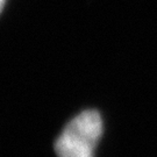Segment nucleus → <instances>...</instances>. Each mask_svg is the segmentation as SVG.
<instances>
[{"instance_id": "obj_1", "label": "nucleus", "mask_w": 157, "mask_h": 157, "mask_svg": "<svg viewBox=\"0 0 157 157\" xmlns=\"http://www.w3.org/2000/svg\"><path fill=\"white\" fill-rule=\"evenodd\" d=\"M102 134L100 114L87 109L73 118L55 142L57 157H93Z\"/></svg>"}, {"instance_id": "obj_2", "label": "nucleus", "mask_w": 157, "mask_h": 157, "mask_svg": "<svg viewBox=\"0 0 157 157\" xmlns=\"http://www.w3.org/2000/svg\"><path fill=\"white\" fill-rule=\"evenodd\" d=\"M4 6H5V0H1V11L4 10Z\"/></svg>"}]
</instances>
